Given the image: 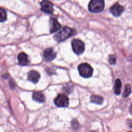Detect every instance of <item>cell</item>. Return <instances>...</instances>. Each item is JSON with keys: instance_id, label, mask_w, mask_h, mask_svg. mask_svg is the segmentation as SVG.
Masks as SVG:
<instances>
[{"instance_id": "cell-5", "label": "cell", "mask_w": 132, "mask_h": 132, "mask_svg": "<svg viewBox=\"0 0 132 132\" xmlns=\"http://www.w3.org/2000/svg\"><path fill=\"white\" fill-rule=\"evenodd\" d=\"M55 104L59 107H65L69 105V98L64 94H60L54 99Z\"/></svg>"}, {"instance_id": "cell-8", "label": "cell", "mask_w": 132, "mask_h": 132, "mask_svg": "<svg viewBox=\"0 0 132 132\" xmlns=\"http://www.w3.org/2000/svg\"><path fill=\"white\" fill-rule=\"evenodd\" d=\"M43 56L46 61H52L56 57V53L53 48H48L44 51Z\"/></svg>"}, {"instance_id": "cell-17", "label": "cell", "mask_w": 132, "mask_h": 132, "mask_svg": "<svg viewBox=\"0 0 132 132\" xmlns=\"http://www.w3.org/2000/svg\"><path fill=\"white\" fill-rule=\"evenodd\" d=\"M116 61V57L114 55H111L109 57V62L111 64H114Z\"/></svg>"}, {"instance_id": "cell-16", "label": "cell", "mask_w": 132, "mask_h": 132, "mask_svg": "<svg viewBox=\"0 0 132 132\" xmlns=\"http://www.w3.org/2000/svg\"><path fill=\"white\" fill-rule=\"evenodd\" d=\"M7 19V14L4 9L0 8V22H4Z\"/></svg>"}, {"instance_id": "cell-21", "label": "cell", "mask_w": 132, "mask_h": 132, "mask_svg": "<svg viewBox=\"0 0 132 132\" xmlns=\"http://www.w3.org/2000/svg\"><path fill=\"white\" fill-rule=\"evenodd\" d=\"M91 132H96V131H91Z\"/></svg>"}, {"instance_id": "cell-20", "label": "cell", "mask_w": 132, "mask_h": 132, "mask_svg": "<svg viewBox=\"0 0 132 132\" xmlns=\"http://www.w3.org/2000/svg\"><path fill=\"white\" fill-rule=\"evenodd\" d=\"M130 111H131V112H132V104L130 106Z\"/></svg>"}, {"instance_id": "cell-7", "label": "cell", "mask_w": 132, "mask_h": 132, "mask_svg": "<svg viewBox=\"0 0 132 132\" xmlns=\"http://www.w3.org/2000/svg\"><path fill=\"white\" fill-rule=\"evenodd\" d=\"M124 11V7L120 5L119 3L114 4L110 8V12L115 16H118L121 15V14Z\"/></svg>"}, {"instance_id": "cell-1", "label": "cell", "mask_w": 132, "mask_h": 132, "mask_svg": "<svg viewBox=\"0 0 132 132\" xmlns=\"http://www.w3.org/2000/svg\"><path fill=\"white\" fill-rule=\"evenodd\" d=\"M74 31L71 28L64 27L57 32L54 36L55 40L58 42H62L73 35Z\"/></svg>"}, {"instance_id": "cell-2", "label": "cell", "mask_w": 132, "mask_h": 132, "mask_svg": "<svg viewBox=\"0 0 132 132\" xmlns=\"http://www.w3.org/2000/svg\"><path fill=\"white\" fill-rule=\"evenodd\" d=\"M104 8V2L103 0H91L88 8L90 11L93 13L101 12Z\"/></svg>"}, {"instance_id": "cell-15", "label": "cell", "mask_w": 132, "mask_h": 132, "mask_svg": "<svg viewBox=\"0 0 132 132\" xmlns=\"http://www.w3.org/2000/svg\"><path fill=\"white\" fill-rule=\"evenodd\" d=\"M131 92V90L130 86L129 85H126L125 87V91L123 94V97L124 98L127 97Z\"/></svg>"}, {"instance_id": "cell-9", "label": "cell", "mask_w": 132, "mask_h": 132, "mask_svg": "<svg viewBox=\"0 0 132 132\" xmlns=\"http://www.w3.org/2000/svg\"><path fill=\"white\" fill-rule=\"evenodd\" d=\"M61 28V25L55 18H51L50 21V30L51 33L57 31Z\"/></svg>"}, {"instance_id": "cell-13", "label": "cell", "mask_w": 132, "mask_h": 132, "mask_svg": "<svg viewBox=\"0 0 132 132\" xmlns=\"http://www.w3.org/2000/svg\"><path fill=\"white\" fill-rule=\"evenodd\" d=\"M90 101L92 103H94L97 104H102L103 102V98L98 95H92L90 97Z\"/></svg>"}, {"instance_id": "cell-22", "label": "cell", "mask_w": 132, "mask_h": 132, "mask_svg": "<svg viewBox=\"0 0 132 132\" xmlns=\"http://www.w3.org/2000/svg\"><path fill=\"white\" fill-rule=\"evenodd\" d=\"M128 132H132V131H128Z\"/></svg>"}, {"instance_id": "cell-18", "label": "cell", "mask_w": 132, "mask_h": 132, "mask_svg": "<svg viewBox=\"0 0 132 132\" xmlns=\"http://www.w3.org/2000/svg\"><path fill=\"white\" fill-rule=\"evenodd\" d=\"M72 125H73V126L74 128H77V127H78V123L77 121L76 120H73V121L72 122Z\"/></svg>"}, {"instance_id": "cell-12", "label": "cell", "mask_w": 132, "mask_h": 132, "mask_svg": "<svg viewBox=\"0 0 132 132\" xmlns=\"http://www.w3.org/2000/svg\"><path fill=\"white\" fill-rule=\"evenodd\" d=\"M33 99L39 103H43L45 101V95L40 92H35L32 94Z\"/></svg>"}, {"instance_id": "cell-19", "label": "cell", "mask_w": 132, "mask_h": 132, "mask_svg": "<svg viewBox=\"0 0 132 132\" xmlns=\"http://www.w3.org/2000/svg\"><path fill=\"white\" fill-rule=\"evenodd\" d=\"M127 123H128V126H129L130 127L132 128V120H127Z\"/></svg>"}, {"instance_id": "cell-10", "label": "cell", "mask_w": 132, "mask_h": 132, "mask_svg": "<svg viewBox=\"0 0 132 132\" xmlns=\"http://www.w3.org/2000/svg\"><path fill=\"white\" fill-rule=\"evenodd\" d=\"M40 77V74L37 71L35 70L29 71L28 74V79L29 80L34 83H37Z\"/></svg>"}, {"instance_id": "cell-6", "label": "cell", "mask_w": 132, "mask_h": 132, "mask_svg": "<svg viewBox=\"0 0 132 132\" xmlns=\"http://www.w3.org/2000/svg\"><path fill=\"white\" fill-rule=\"evenodd\" d=\"M41 9L43 12L51 14L53 12V5L48 0H43L41 3Z\"/></svg>"}, {"instance_id": "cell-4", "label": "cell", "mask_w": 132, "mask_h": 132, "mask_svg": "<svg viewBox=\"0 0 132 132\" xmlns=\"http://www.w3.org/2000/svg\"><path fill=\"white\" fill-rule=\"evenodd\" d=\"M72 47L75 53L79 55L85 50V44L82 41L79 39H74L72 41Z\"/></svg>"}, {"instance_id": "cell-3", "label": "cell", "mask_w": 132, "mask_h": 132, "mask_svg": "<svg viewBox=\"0 0 132 132\" xmlns=\"http://www.w3.org/2000/svg\"><path fill=\"white\" fill-rule=\"evenodd\" d=\"M78 70L79 74L85 78L91 77L93 73V69L87 63L80 64L78 67Z\"/></svg>"}, {"instance_id": "cell-14", "label": "cell", "mask_w": 132, "mask_h": 132, "mask_svg": "<svg viewBox=\"0 0 132 132\" xmlns=\"http://www.w3.org/2000/svg\"><path fill=\"white\" fill-rule=\"evenodd\" d=\"M122 87L121 81L120 79H117L115 81L114 84V93L117 95H119L121 93V90Z\"/></svg>"}, {"instance_id": "cell-11", "label": "cell", "mask_w": 132, "mask_h": 132, "mask_svg": "<svg viewBox=\"0 0 132 132\" xmlns=\"http://www.w3.org/2000/svg\"><path fill=\"white\" fill-rule=\"evenodd\" d=\"M18 59L19 64L21 65H26L29 63L28 56L25 53L22 52L19 54L18 56Z\"/></svg>"}]
</instances>
